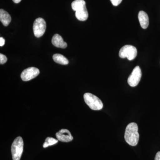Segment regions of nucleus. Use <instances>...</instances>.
<instances>
[{
    "label": "nucleus",
    "mask_w": 160,
    "mask_h": 160,
    "mask_svg": "<svg viewBox=\"0 0 160 160\" xmlns=\"http://www.w3.org/2000/svg\"><path fill=\"white\" fill-rule=\"evenodd\" d=\"M5 40L3 38H0V46L2 47L5 45Z\"/></svg>",
    "instance_id": "nucleus-17"
},
{
    "label": "nucleus",
    "mask_w": 160,
    "mask_h": 160,
    "mask_svg": "<svg viewBox=\"0 0 160 160\" xmlns=\"http://www.w3.org/2000/svg\"><path fill=\"white\" fill-rule=\"evenodd\" d=\"M155 160H160V152H158L156 155Z\"/></svg>",
    "instance_id": "nucleus-18"
},
{
    "label": "nucleus",
    "mask_w": 160,
    "mask_h": 160,
    "mask_svg": "<svg viewBox=\"0 0 160 160\" xmlns=\"http://www.w3.org/2000/svg\"><path fill=\"white\" fill-rule=\"evenodd\" d=\"M122 0H110L112 4L114 6H118L122 2Z\"/></svg>",
    "instance_id": "nucleus-16"
},
{
    "label": "nucleus",
    "mask_w": 160,
    "mask_h": 160,
    "mask_svg": "<svg viewBox=\"0 0 160 160\" xmlns=\"http://www.w3.org/2000/svg\"><path fill=\"white\" fill-rule=\"evenodd\" d=\"M72 8L76 12V17L81 21H85L88 19V11L86 2L84 0H75L72 3Z\"/></svg>",
    "instance_id": "nucleus-2"
},
{
    "label": "nucleus",
    "mask_w": 160,
    "mask_h": 160,
    "mask_svg": "<svg viewBox=\"0 0 160 160\" xmlns=\"http://www.w3.org/2000/svg\"><path fill=\"white\" fill-rule=\"evenodd\" d=\"M21 1H22V0H12V1L15 3H20V2H21Z\"/></svg>",
    "instance_id": "nucleus-19"
},
{
    "label": "nucleus",
    "mask_w": 160,
    "mask_h": 160,
    "mask_svg": "<svg viewBox=\"0 0 160 160\" xmlns=\"http://www.w3.org/2000/svg\"><path fill=\"white\" fill-rule=\"evenodd\" d=\"M138 54L137 49L134 46L126 45L120 50L119 56L122 58H127L129 61L134 59Z\"/></svg>",
    "instance_id": "nucleus-5"
},
{
    "label": "nucleus",
    "mask_w": 160,
    "mask_h": 160,
    "mask_svg": "<svg viewBox=\"0 0 160 160\" xmlns=\"http://www.w3.org/2000/svg\"><path fill=\"white\" fill-rule=\"evenodd\" d=\"M84 99L86 104L92 110H100L102 109V101L94 95L87 92L84 95Z\"/></svg>",
    "instance_id": "nucleus-3"
},
{
    "label": "nucleus",
    "mask_w": 160,
    "mask_h": 160,
    "mask_svg": "<svg viewBox=\"0 0 160 160\" xmlns=\"http://www.w3.org/2000/svg\"><path fill=\"white\" fill-rule=\"evenodd\" d=\"M0 20L4 26H7L11 21V17L8 12L1 9L0 10Z\"/></svg>",
    "instance_id": "nucleus-12"
},
{
    "label": "nucleus",
    "mask_w": 160,
    "mask_h": 160,
    "mask_svg": "<svg viewBox=\"0 0 160 160\" xmlns=\"http://www.w3.org/2000/svg\"><path fill=\"white\" fill-rule=\"evenodd\" d=\"M138 18L140 25L142 28L143 29H146L147 28L149 25V19L147 13L143 11H140L139 12Z\"/></svg>",
    "instance_id": "nucleus-11"
},
{
    "label": "nucleus",
    "mask_w": 160,
    "mask_h": 160,
    "mask_svg": "<svg viewBox=\"0 0 160 160\" xmlns=\"http://www.w3.org/2000/svg\"><path fill=\"white\" fill-rule=\"evenodd\" d=\"M56 136L58 140L64 142H69L72 141L73 139L70 132L66 129H62L60 130L57 132Z\"/></svg>",
    "instance_id": "nucleus-9"
},
{
    "label": "nucleus",
    "mask_w": 160,
    "mask_h": 160,
    "mask_svg": "<svg viewBox=\"0 0 160 160\" xmlns=\"http://www.w3.org/2000/svg\"><path fill=\"white\" fill-rule=\"evenodd\" d=\"M58 142V140L54 138L48 137L46 138L45 142L43 144V148H46L49 146H52Z\"/></svg>",
    "instance_id": "nucleus-14"
},
{
    "label": "nucleus",
    "mask_w": 160,
    "mask_h": 160,
    "mask_svg": "<svg viewBox=\"0 0 160 160\" xmlns=\"http://www.w3.org/2000/svg\"><path fill=\"white\" fill-rule=\"evenodd\" d=\"M52 43L53 46L58 48L65 49L67 47V44L64 42L62 38L58 34H55L52 39Z\"/></svg>",
    "instance_id": "nucleus-10"
},
{
    "label": "nucleus",
    "mask_w": 160,
    "mask_h": 160,
    "mask_svg": "<svg viewBox=\"0 0 160 160\" xmlns=\"http://www.w3.org/2000/svg\"><path fill=\"white\" fill-rule=\"evenodd\" d=\"M142 75V71L139 66H136L128 78V84L131 87L138 86L141 80Z\"/></svg>",
    "instance_id": "nucleus-7"
},
{
    "label": "nucleus",
    "mask_w": 160,
    "mask_h": 160,
    "mask_svg": "<svg viewBox=\"0 0 160 160\" xmlns=\"http://www.w3.org/2000/svg\"><path fill=\"white\" fill-rule=\"evenodd\" d=\"M46 22L44 19L41 18H37L35 20L33 25L35 36L38 38L42 36L46 31Z\"/></svg>",
    "instance_id": "nucleus-6"
},
{
    "label": "nucleus",
    "mask_w": 160,
    "mask_h": 160,
    "mask_svg": "<svg viewBox=\"0 0 160 160\" xmlns=\"http://www.w3.org/2000/svg\"><path fill=\"white\" fill-rule=\"evenodd\" d=\"M7 61V58L6 56L4 55V54L1 53L0 54V64L1 65L5 64L6 62Z\"/></svg>",
    "instance_id": "nucleus-15"
},
{
    "label": "nucleus",
    "mask_w": 160,
    "mask_h": 160,
    "mask_svg": "<svg viewBox=\"0 0 160 160\" xmlns=\"http://www.w3.org/2000/svg\"><path fill=\"white\" fill-rule=\"evenodd\" d=\"M138 128L136 123H129L126 127L125 133V139L130 146H137L139 139V134L138 132Z\"/></svg>",
    "instance_id": "nucleus-1"
},
{
    "label": "nucleus",
    "mask_w": 160,
    "mask_h": 160,
    "mask_svg": "<svg viewBox=\"0 0 160 160\" xmlns=\"http://www.w3.org/2000/svg\"><path fill=\"white\" fill-rule=\"evenodd\" d=\"M52 59L55 62L61 65H66L69 64V60L61 54H55L52 56Z\"/></svg>",
    "instance_id": "nucleus-13"
},
{
    "label": "nucleus",
    "mask_w": 160,
    "mask_h": 160,
    "mask_svg": "<svg viewBox=\"0 0 160 160\" xmlns=\"http://www.w3.org/2000/svg\"><path fill=\"white\" fill-rule=\"evenodd\" d=\"M40 73L39 69L35 67H29L23 70L21 73V77L23 81H30L37 77Z\"/></svg>",
    "instance_id": "nucleus-8"
},
{
    "label": "nucleus",
    "mask_w": 160,
    "mask_h": 160,
    "mask_svg": "<svg viewBox=\"0 0 160 160\" xmlns=\"http://www.w3.org/2000/svg\"><path fill=\"white\" fill-rule=\"evenodd\" d=\"M24 148V142L22 138L18 137L12 142L11 146V152L12 160H20Z\"/></svg>",
    "instance_id": "nucleus-4"
}]
</instances>
